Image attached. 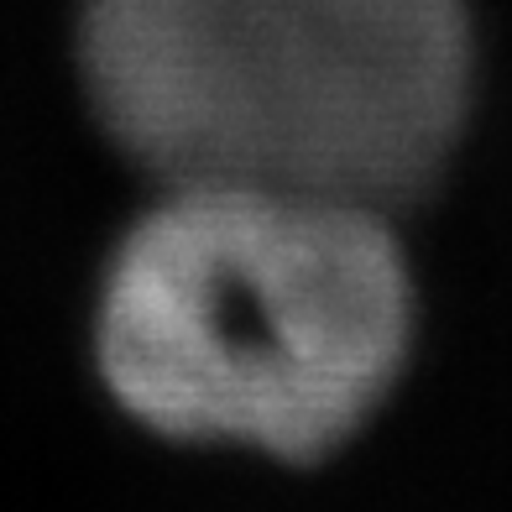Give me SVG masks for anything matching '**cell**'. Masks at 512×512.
Segmentation results:
<instances>
[{
    "label": "cell",
    "instance_id": "7a4b0ae2",
    "mask_svg": "<svg viewBox=\"0 0 512 512\" xmlns=\"http://www.w3.org/2000/svg\"><path fill=\"white\" fill-rule=\"evenodd\" d=\"M105 131L173 189L241 183L366 209L424 194L460 136V0H84Z\"/></svg>",
    "mask_w": 512,
    "mask_h": 512
},
{
    "label": "cell",
    "instance_id": "6da1fadb",
    "mask_svg": "<svg viewBox=\"0 0 512 512\" xmlns=\"http://www.w3.org/2000/svg\"><path fill=\"white\" fill-rule=\"evenodd\" d=\"M413 293L382 209L194 183L126 236L100 366L142 424L277 460L345 445L398 377Z\"/></svg>",
    "mask_w": 512,
    "mask_h": 512
}]
</instances>
